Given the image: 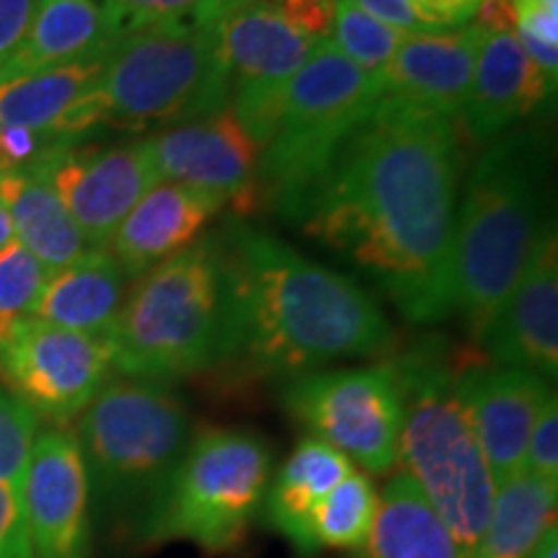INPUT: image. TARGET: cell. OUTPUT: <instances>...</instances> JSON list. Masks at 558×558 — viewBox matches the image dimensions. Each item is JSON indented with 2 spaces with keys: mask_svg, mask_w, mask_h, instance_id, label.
<instances>
[{
  "mask_svg": "<svg viewBox=\"0 0 558 558\" xmlns=\"http://www.w3.org/2000/svg\"><path fill=\"white\" fill-rule=\"evenodd\" d=\"M460 169L456 120L383 94L290 218L378 277L409 320L437 324L450 318Z\"/></svg>",
  "mask_w": 558,
  "mask_h": 558,
  "instance_id": "1",
  "label": "cell"
},
{
  "mask_svg": "<svg viewBox=\"0 0 558 558\" xmlns=\"http://www.w3.org/2000/svg\"><path fill=\"white\" fill-rule=\"evenodd\" d=\"M220 275V349L215 365L251 378H300L390 347L386 316L354 279L239 226L209 241Z\"/></svg>",
  "mask_w": 558,
  "mask_h": 558,
  "instance_id": "2",
  "label": "cell"
},
{
  "mask_svg": "<svg viewBox=\"0 0 558 558\" xmlns=\"http://www.w3.org/2000/svg\"><path fill=\"white\" fill-rule=\"evenodd\" d=\"M548 156L535 135H505L488 145L465 181L452 235L448 303L484 341L533 254L546 197Z\"/></svg>",
  "mask_w": 558,
  "mask_h": 558,
  "instance_id": "3",
  "label": "cell"
},
{
  "mask_svg": "<svg viewBox=\"0 0 558 558\" xmlns=\"http://www.w3.org/2000/svg\"><path fill=\"white\" fill-rule=\"evenodd\" d=\"M388 365L401 390L399 458L448 525L458 558H473L492 520L497 486L458 393L465 360L416 347Z\"/></svg>",
  "mask_w": 558,
  "mask_h": 558,
  "instance_id": "4",
  "label": "cell"
},
{
  "mask_svg": "<svg viewBox=\"0 0 558 558\" xmlns=\"http://www.w3.org/2000/svg\"><path fill=\"white\" fill-rule=\"evenodd\" d=\"M78 416L75 439L90 497L107 518L137 535L190 448V411L166 383L120 378L109 380Z\"/></svg>",
  "mask_w": 558,
  "mask_h": 558,
  "instance_id": "5",
  "label": "cell"
},
{
  "mask_svg": "<svg viewBox=\"0 0 558 558\" xmlns=\"http://www.w3.org/2000/svg\"><path fill=\"white\" fill-rule=\"evenodd\" d=\"M380 96L378 78L354 65L329 37L320 39L271 104L256 177L259 197L267 194L290 218Z\"/></svg>",
  "mask_w": 558,
  "mask_h": 558,
  "instance_id": "6",
  "label": "cell"
},
{
  "mask_svg": "<svg viewBox=\"0 0 558 558\" xmlns=\"http://www.w3.org/2000/svg\"><path fill=\"white\" fill-rule=\"evenodd\" d=\"M111 369L169 383L215 367L220 349V275L209 243L145 271L104 333Z\"/></svg>",
  "mask_w": 558,
  "mask_h": 558,
  "instance_id": "7",
  "label": "cell"
},
{
  "mask_svg": "<svg viewBox=\"0 0 558 558\" xmlns=\"http://www.w3.org/2000/svg\"><path fill=\"white\" fill-rule=\"evenodd\" d=\"M233 83L215 24H153L128 32L101 60V124L173 128L228 107Z\"/></svg>",
  "mask_w": 558,
  "mask_h": 558,
  "instance_id": "8",
  "label": "cell"
},
{
  "mask_svg": "<svg viewBox=\"0 0 558 558\" xmlns=\"http://www.w3.org/2000/svg\"><path fill=\"white\" fill-rule=\"evenodd\" d=\"M271 481V448L246 429H207L192 437L163 497L137 538L190 541L209 554L239 548L262 512Z\"/></svg>",
  "mask_w": 558,
  "mask_h": 558,
  "instance_id": "9",
  "label": "cell"
},
{
  "mask_svg": "<svg viewBox=\"0 0 558 558\" xmlns=\"http://www.w3.org/2000/svg\"><path fill=\"white\" fill-rule=\"evenodd\" d=\"M282 403L313 437L367 473L399 463L401 390L390 365L329 369L290 380Z\"/></svg>",
  "mask_w": 558,
  "mask_h": 558,
  "instance_id": "10",
  "label": "cell"
},
{
  "mask_svg": "<svg viewBox=\"0 0 558 558\" xmlns=\"http://www.w3.org/2000/svg\"><path fill=\"white\" fill-rule=\"evenodd\" d=\"M111 354L104 337L21 320L0 344V378L39 418L68 424L109 383Z\"/></svg>",
  "mask_w": 558,
  "mask_h": 558,
  "instance_id": "11",
  "label": "cell"
},
{
  "mask_svg": "<svg viewBox=\"0 0 558 558\" xmlns=\"http://www.w3.org/2000/svg\"><path fill=\"white\" fill-rule=\"evenodd\" d=\"M19 497L34 558L90 556V484L73 432H39Z\"/></svg>",
  "mask_w": 558,
  "mask_h": 558,
  "instance_id": "12",
  "label": "cell"
},
{
  "mask_svg": "<svg viewBox=\"0 0 558 558\" xmlns=\"http://www.w3.org/2000/svg\"><path fill=\"white\" fill-rule=\"evenodd\" d=\"M148 148L163 181L213 194L241 213L259 205L262 148L228 107L205 120L160 130Z\"/></svg>",
  "mask_w": 558,
  "mask_h": 558,
  "instance_id": "13",
  "label": "cell"
},
{
  "mask_svg": "<svg viewBox=\"0 0 558 558\" xmlns=\"http://www.w3.org/2000/svg\"><path fill=\"white\" fill-rule=\"evenodd\" d=\"M220 58L233 83L235 120L275 99L320 39L284 16L271 0H248L215 21Z\"/></svg>",
  "mask_w": 558,
  "mask_h": 558,
  "instance_id": "14",
  "label": "cell"
},
{
  "mask_svg": "<svg viewBox=\"0 0 558 558\" xmlns=\"http://www.w3.org/2000/svg\"><path fill=\"white\" fill-rule=\"evenodd\" d=\"M47 177L90 248H107L130 209L163 181L148 140L117 148H70L47 160Z\"/></svg>",
  "mask_w": 558,
  "mask_h": 558,
  "instance_id": "15",
  "label": "cell"
},
{
  "mask_svg": "<svg viewBox=\"0 0 558 558\" xmlns=\"http://www.w3.org/2000/svg\"><path fill=\"white\" fill-rule=\"evenodd\" d=\"M458 393L494 486H505L525 471L530 432L554 390L546 378L527 369L465 360L458 373Z\"/></svg>",
  "mask_w": 558,
  "mask_h": 558,
  "instance_id": "16",
  "label": "cell"
},
{
  "mask_svg": "<svg viewBox=\"0 0 558 558\" xmlns=\"http://www.w3.org/2000/svg\"><path fill=\"white\" fill-rule=\"evenodd\" d=\"M499 367H518L556 380L558 373V241L556 222L541 226L533 254L486 331Z\"/></svg>",
  "mask_w": 558,
  "mask_h": 558,
  "instance_id": "17",
  "label": "cell"
},
{
  "mask_svg": "<svg viewBox=\"0 0 558 558\" xmlns=\"http://www.w3.org/2000/svg\"><path fill=\"white\" fill-rule=\"evenodd\" d=\"M478 29L403 34L380 75L386 96L458 120L469 99L476 65Z\"/></svg>",
  "mask_w": 558,
  "mask_h": 558,
  "instance_id": "18",
  "label": "cell"
},
{
  "mask_svg": "<svg viewBox=\"0 0 558 558\" xmlns=\"http://www.w3.org/2000/svg\"><path fill=\"white\" fill-rule=\"evenodd\" d=\"M550 90L554 86L522 50L514 29H478L473 81L460 114L473 140H497L538 107Z\"/></svg>",
  "mask_w": 558,
  "mask_h": 558,
  "instance_id": "19",
  "label": "cell"
},
{
  "mask_svg": "<svg viewBox=\"0 0 558 558\" xmlns=\"http://www.w3.org/2000/svg\"><path fill=\"white\" fill-rule=\"evenodd\" d=\"M220 207L222 202L213 194L177 181H158L120 222L107 251L124 277L145 275L190 248Z\"/></svg>",
  "mask_w": 558,
  "mask_h": 558,
  "instance_id": "20",
  "label": "cell"
},
{
  "mask_svg": "<svg viewBox=\"0 0 558 558\" xmlns=\"http://www.w3.org/2000/svg\"><path fill=\"white\" fill-rule=\"evenodd\" d=\"M122 37L107 0H37L29 29L0 65V78L104 60Z\"/></svg>",
  "mask_w": 558,
  "mask_h": 558,
  "instance_id": "21",
  "label": "cell"
},
{
  "mask_svg": "<svg viewBox=\"0 0 558 558\" xmlns=\"http://www.w3.org/2000/svg\"><path fill=\"white\" fill-rule=\"evenodd\" d=\"M101 60L0 78V128L78 140L101 124L96 96Z\"/></svg>",
  "mask_w": 558,
  "mask_h": 558,
  "instance_id": "22",
  "label": "cell"
},
{
  "mask_svg": "<svg viewBox=\"0 0 558 558\" xmlns=\"http://www.w3.org/2000/svg\"><path fill=\"white\" fill-rule=\"evenodd\" d=\"M47 160L0 173V202L9 209L21 246L47 271H58L86 256L90 246L54 192Z\"/></svg>",
  "mask_w": 558,
  "mask_h": 558,
  "instance_id": "23",
  "label": "cell"
},
{
  "mask_svg": "<svg viewBox=\"0 0 558 558\" xmlns=\"http://www.w3.org/2000/svg\"><path fill=\"white\" fill-rule=\"evenodd\" d=\"M124 271L107 248H90L65 269L52 271L32 318L60 329L104 337L122 308Z\"/></svg>",
  "mask_w": 558,
  "mask_h": 558,
  "instance_id": "24",
  "label": "cell"
},
{
  "mask_svg": "<svg viewBox=\"0 0 558 558\" xmlns=\"http://www.w3.org/2000/svg\"><path fill=\"white\" fill-rule=\"evenodd\" d=\"M352 460L316 437H305L269 481L264 507L269 525L288 538L300 556H311L308 527L320 501L352 473Z\"/></svg>",
  "mask_w": 558,
  "mask_h": 558,
  "instance_id": "25",
  "label": "cell"
},
{
  "mask_svg": "<svg viewBox=\"0 0 558 558\" xmlns=\"http://www.w3.org/2000/svg\"><path fill=\"white\" fill-rule=\"evenodd\" d=\"M362 548L365 558H458L448 525L407 471L383 488Z\"/></svg>",
  "mask_w": 558,
  "mask_h": 558,
  "instance_id": "26",
  "label": "cell"
},
{
  "mask_svg": "<svg viewBox=\"0 0 558 558\" xmlns=\"http://www.w3.org/2000/svg\"><path fill=\"white\" fill-rule=\"evenodd\" d=\"M558 486L533 473L497 488L488 527L473 558H527L538 546L543 533L556 525Z\"/></svg>",
  "mask_w": 558,
  "mask_h": 558,
  "instance_id": "27",
  "label": "cell"
},
{
  "mask_svg": "<svg viewBox=\"0 0 558 558\" xmlns=\"http://www.w3.org/2000/svg\"><path fill=\"white\" fill-rule=\"evenodd\" d=\"M375 507H378V492L367 473H349L313 512L308 527L311 554L320 548H362L373 527Z\"/></svg>",
  "mask_w": 558,
  "mask_h": 558,
  "instance_id": "28",
  "label": "cell"
},
{
  "mask_svg": "<svg viewBox=\"0 0 558 558\" xmlns=\"http://www.w3.org/2000/svg\"><path fill=\"white\" fill-rule=\"evenodd\" d=\"M331 32L333 45L347 54L354 65H360L365 73L380 81L383 70H386L390 54L403 34L390 29L373 19L365 9H360L354 0H333L331 13Z\"/></svg>",
  "mask_w": 558,
  "mask_h": 558,
  "instance_id": "29",
  "label": "cell"
},
{
  "mask_svg": "<svg viewBox=\"0 0 558 558\" xmlns=\"http://www.w3.org/2000/svg\"><path fill=\"white\" fill-rule=\"evenodd\" d=\"M50 275L19 241L0 251V344L21 320L34 316Z\"/></svg>",
  "mask_w": 558,
  "mask_h": 558,
  "instance_id": "30",
  "label": "cell"
},
{
  "mask_svg": "<svg viewBox=\"0 0 558 558\" xmlns=\"http://www.w3.org/2000/svg\"><path fill=\"white\" fill-rule=\"evenodd\" d=\"M122 32L153 24H215L222 13L248 0H107Z\"/></svg>",
  "mask_w": 558,
  "mask_h": 558,
  "instance_id": "31",
  "label": "cell"
},
{
  "mask_svg": "<svg viewBox=\"0 0 558 558\" xmlns=\"http://www.w3.org/2000/svg\"><path fill=\"white\" fill-rule=\"evenodd\" d=\"M39 435V416L19 396L0 386V484L21 492L34 439Z\"/></svg>",
  "mask_w": 558,
  "mask_h": 558,
  "instance_id": "32",
  "label": "cell"
},
{
  "mask_svg": "<svg viewBox=\"0 0 558 558\" xmlns=\"http://www.w3.org/2000/svg\"><path fill=\"white\" fill-rule=\"evenodd\" d=\"M514 34L550 86L558 68V0H512Z\"/></svg>",
  "mask_w": 558,
  "mask_h": 558,
  "instance_id": "33",
  "label": "cell"
},
{
  "mask_svg": "<svg viewBox=\"0 0 558 558\" xmlns=\"http://www.w3.org/2000/svg\"><path fill=\"white\" fill-rule=\"evenodd\" d=\"M525 471L533 473L548 484L558 486V407L556 393H550L535 416L533 432H530Z\"/></svg>",
  "mask_w": 558,
  "mask_h": 558,
  "instance_id": "34",
  "label": "cell"
},
{
  "mask_svg": "<svg viewBox=\"0 0 558 558\" xmlns=\"http://www.w3.org/2000/svg\"><path fill=\"white\" fill-rule=\"evenodd\" d=\"M0 558H34L19 492L0 484Z\"/></svg>",
  "mask_w": 558,
  "mask_h": 558,
  "instance_id": "35",
  "label": "cell"
},
{
  "mask_svg": "<svg viewBox=\"0 0 558 558\" xmlns=\"http://www.w3.org/2000/svg\"><path fill=\"white\" fill-rule=\"evenodd\" d=\"M481 0H409L416 16L432 29H452L473 19Z\"/></svg>",
  "mask_w": 558,
  "mask_h": 558,
  "instance_id": "36",
  "label": "cell"
},
{
  "mask_svg": "<svg viewBox=\"0 0 558 558\" xmlns=\"http://www.w3.org/2000/svg\"><path fill=\"white\" fill-rule=\"evenodd\" d=\"M37 0H0V65L24 39Z\"/></svg>",
  "mask_w": 558,
  "mask_h": 558,
  "instance_id": "37",
  "label": "cell"
},
{
  "mask_svg": "<svg viewBox=\"0 0 558 558\" xmlns=\"http://www.w3.org/2000/svg\"><path fill=\"white\" fill-rule=\"evenodd\" d=\"M354 3H357L360 9H365L373 19H378L380 24H386L390 29L401 34L432 29V26H427L416 16V11L411 9L409 0H354Z\"/></svg>",
  "mask_w": 558,
  "mask_h": 558,
  "instance_id": "38",
  "label": "cell"
},
{
  "mask_svg": "<svg viewBox=\"0 0 558 558\" xmlns=\"http://www.w3.org/2000/svg\"><path fill=\"white\" fill-rule=\"evenodd\" d=\"M473 16L478 29H514L512 0H481Z\"/></svg>",
  "mask_w": 558,
  "mask_h": 558,
  "instance_id": "39",
  "label": "cell"
},
{
  "mask_svg": "<svg viewBox=\"0 0 558 558\" xmlns=\"http://www.w3.org/2000/svg\"><path fill=\"white\" fill-rule=\"evenodd\" d=\"M527 558H558V533H556V525H550L546 533H543V538L538 541V546L533 548V554Z\"/></svg>",
  "mask_w": 558,
  "mask_h": 558,
  "instance_id": "40",
  "label": "cell"
},
{
  "mask_svg": "<svg viewBox=\"0 0 558 558\" xmlns=\"http://www.w3.org/2000/svg\"><path fill=\"white\" fill-rule=\"evenodd\" d=\"M13 241H16V233H13L11 215H9V209L3 207V202H0V251L9 248Z\"/></svg>",
  "mask_w": 558,
  "mask_h": 558,
  "instance_id": "41",
  "label": "cell"
}]
</instances>
